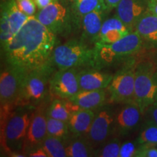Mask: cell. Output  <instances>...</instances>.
<instances>
[{"label":"cell","instance_id":"obj_1","mask_svg":"<svg viewBox=\"0 0 157 157\" xmlns=\"http://www.w3.org/2000/svg\"><path fill=\"white\" fill-rule=\"evenodd\" d=\"M57 36L31 16L2 50L7 66L31 71L45 63L56 47Z\"/></svg>","mask_w":157,"mask_h":157},{"label":"cell","instance_id":"obj_2","mask_svg":"<svg viewBox=\"0 0 157 157\" xmlns=\"http://www.w3.org/2000/svg\"><path fill=\"white\" fill-rule=\"evenodd\" d=\"M34 109L26 106L1 107V149L8 154L22 153Z\"/></svg>","mask_w":157,"mask_h":157},{"label":"cell","instance_id":"obj_3","mask_svg":"<svg viewBox=\"0 0 157 157\" xmlns=\"http://www.w3.org/2000/svg\"><path fill=\"white\" fill-rule=\"evenodd\" d=\"M57 69L50 58L38 68L29 71L23 80L15 107L26 106L35 109L50 101V80Z\"/></svg>","mask_w":157,"mask_h":157},{"label":"cell","instance_id":"obj_4","mask_svg":"<svg viewBox=\"0 0 157 157\" xmlns=\"http://www.w3.org/2000/svg\"><path fill=\"white\" fill-rule=\"evenodd\" d=\"M144 47L142 38L135 31L112 44L95 43L93 45L95 57L93 68L103 69L122 61H128Z\"/></svg>","mask_w":157,"mask_h":157},{"label":"cell","instance_id":"obj_5","mask_svg":"<svg viewBox=\"0 0 157 157\" xmlns=\"http://www.w3.org/2000/svg\"><path fill=\"white\" fill-rule=\"evenodd\" d=\"M93 47L91 48L82 39H71L55 48L50 60L57 70L71 68L93 67Z\"/></svg>","mask_w":157,"mask_h":157},{"label":"cell","instance_id":"obj_6","mask_svg":"<svg viewBox=\"0 0 157 157\" xmlns=\"http://www.w3.org/2000/svg\"><path fill=\"white\" fill-rule=\"evenodd\" d=\"M157 93V65L152 60L137 62L135 68L134 103L144 114L154 103Z\"/></svg>","mask_w":157,"mask_h":157},{"label":"cell","instance_id":"obj_7","mask_svg":"<svg viewBox=\"0 0 157 157\" xmlns=\"http://www.w3.org/2000/svg\"><path fill=\"white\" fill-rule=\"evenodd\" d=\"M137 63L134 58L131 59L113 74L112 81L106 88L109 94L108 103L113 105L134 103Z\"/></svg>","mask_w":157,"mask_h":157},{"label":"cell","instance_id":"obj_8","mask_svg":"<svg viewBox=\"0 0 157 157\" xmlns=\"http://www.w3.org/2000/svg\"><path fill=\"white\" fill-rule=\"evenodd\" d=\"M36 19L56 36L68 35L75 23L71 9L59 0H55L35 15Z\"/></svg>","mask_w":157,"mask_h":157},{"label":"cell","instance_id":"obj_9","mask_svg":"<svg viewBox=\"0 0 157 157\" xmlns=\"http://www.w3.org/2000/svg\"><path fill=\"white\" fill-rule=\"evenodd\" d=\"M29 16L17 7L16 0H2L1 2L0 20V41L3 50L13 36L28 21Z\"/></svg>","mask_w":157,"mask_h":157},{"label":"cell","instance_id":"obj_10","mask_svg":"<svg viewBox=\"0 0 157 157\" xmlns=\"http://www.w3.org/2000/svg\"><path fill=\"white\" fill-rule=\"evenodd\" d=\"M95 115L87 135L95 148L114 135L116 110L113 104H105L95 111Z\"/></svg>","mask_w":157,"mask_h":157},{"label":"cell","instance_id":"obj_11","mask_svg":"<svg viewBox=\"0 0 157 157\" xmlns=\"http://www.w3.org/2000/svg\"><path fill=\"white\" fill-rule=\"evenodd\" d=\"M29 71L7 66L0 76L1 107L15 108L23 80Z\"/></svg>","mask_w":157,"mask_h":157},{"label":"cell","instance_id":"obj_12","mask_svg":"<svg viewBox=\"0 0 157 157\" xmlns=\"http://www.w3.org/2000/svg\"><path fill=\"white\" fill-rule=\"evenodd\" d=\"M49 103V101L44 102L34 109L22 148V153L26 156L33 150L42 146L43 140L48 135L47 110Z\"/></svg>","mask_w":157,"mask_h":157},{"label":"cell","instance_id":"obj_13","mask_svg":"<svg viewBox=\"0 0 157 157\" xmlns=\"http://www.w3.org/2000/svg\"><path fill=\"white\" fill-rule=\"evenodd\" d=\"M77 68L56 70L50 80L51 95L69 99L80 90Z\"/></svg>","mask_w":157,"mask_h":157},{"label":"cell","instance_id":"obj_14","mask_svg":"<svg viewBox=\"0 0 157 157\" xmlns=\"http://www.w3.org/2000/svg\"><path fill=\"white\" fill-rule=\"evenodd\" d=\"M143 113L135 103L123 104L116 111L114 135L125 136L132 132L140 123Z\"/></svg>","mask_w":157,"mask_h":157},{"label":"cell","instance_id":"obj_15","mask_svg":"<svg viewBox=\"0 0 157 157\" xmlns=\"http://www.w3.org/2000/svg\"><path fill=\"white\" fill-rule=\"evenodd\" d=\"M148 2L149 0H121L116 8V15L133 31L139 20L148 10Z\"/></svg>","mask_w":157,"mask_h":157},{"label":"cell","instance_id":"obj_16","mask_svg":"<svg viewBox=\"0 0 157 157\" xmlns=\"http://www.w3.org/2000/svg\"><path fill=\"white\" fill-rule=\"evenodd\" d=\"M109 10L107 7H101L84 15L81 21L82 31L80 39L88 44H95Z\"/></svg>","mask_w":157,"mask_h":157},{"label":"cell","instance_id":"obj_17","mask_svg":"<svg viewBox=\"0 0 157 157\" xmlns=\"http://www.w3.org/2000/svg\"><path fill=\"white\" fill-rule=\"evenodd\" d=\"M113 74L102 69L86 67L78 70V78L80 90H105L112 81Z\"/></svg>","mask_w":157,"mask_h":157},{"label":"cell","instance_id":"obj_18","mask_svg":"<svg viewBox=\"0 0 157 157\" xmlns=\"http://www.w3.org/2000/svg\"><path fill=\"white\" fill-rule=\"evenodd\" d=\"M130 32L132 31L115 15L104 21L95 43L112 44L120 40Z\"/></svg>","mask_w":157,"mask_h":157},{"label":"cell","instance_id":"obj_19","mask_svg":"<svg viewBox=\"0 0 157 157\" xmlns=\"http://www.w3.org/2000/svg\"><path fill=\"white\" fill-rule=\"evenodd\" d=\"M107 90H79L76 95L69 98L82 109L95 111L106 104Z\"/></svg>","mask_w":157,"mask_h":157},{"label":"cell","instance_id":"obj_20","mask_svg":"<svg viewBox=\"0 0 157 157\" xmlns=\"http://www.w3.org/2000/svg\"><path fill=\"white\" fill-rule=\"evenodd\" d=\"M138 33L145 47L157 49V16L148 10L135 25V30Z\"/></svg>","mask_w":157,"mask_h":157},{"label":"cell","instance_id":"obj_21","mask_svg":"<svg viewBox=\"0 0 157 157\" xmlns=\"http://www.w3.org/2000/svg\"><path fill=\"white\" fill-rule=\"evenodd\" d=\"M67 157H90L95 156L96 148L87 135L71 134L63 140Z\"/></svg>","mask_w":157,"mask_h":157},{"label":"cell","instance_id":"obj_22","mask_svg":"<svg viewBox=\"0 0 157 157\" xmlns=\"http://www.w3.org/2000/svg\"><path fill=\"white\" fill-rule=\"evenodd\" d=\"M95 115V111L82 109L71 113L68 121V127L71 134L76 135H87Z\"/></svg>","mask_w":157,"mask_h":157},{"label":"cell","instance_id":"obj_23","mask_svg":"<svg viewBox=\"0 0 157 157\" xmlns=\"http://www.w3.org/2000/svg\"><path fill=\"white\" fill-rule=\"evenodd\" d=\"M79 109H81V108L71 101L69 99L57 98L49 103L47 110V116L68 122L71 113Z\"/></svg>","mask_w":157,"mask_h":157},{"label":"cell","instance_id":"obj_24","mask_svg":"<svg viewBox=\"0 0 157 157\" xmlns=\"http://www.w3.org/2000/svg\"><path fill=\"white\" fill-rule=\"evenodd\" d=\"M105 7H107L105 0H73L71 10L75 24L81 23L85 15Z\"/></svg>","mask_w":157,"mask_h":157},{"label":"cell","instance_id":"obj_25","mask_svg":"<svg viewBox=\"0 0 157 157\" xmlns=\"http://www.w3.org/2000/svg\"><path fill=\"white\" fill-rule=\"evenodd\" d=\"M42 146L48 157H66V148L63 140L58 137L47 135Z\"/></svg>","mask_w":157,"mask_h":157},{"label":"cell","instance_id":"obj_26","mask_svg":"<svg viewBox=\"0 0 157 157\" xmlns=\"http://www.w3.org/2000/svg\"><path fill=\"white\" fill-rule=\"evenodd\" d=\"M47 133L63 140H66L71 135L68 122L49 117L47 119Z\"/></svg>","mask_w":157,"mask_h":157},{"label":"cell","instance_id":"obj_27","mask_svg":"<svg viewBox=\"0 0 157 157\" xmlns=\"http://www.w3.org/2000/svg\"><path fill=\"white\" fill-rule=\"evenodd\" d=\"M121 143L119 137H111L96 148L95 156L98 157H119Z\"/></svg>","mask_w":157,"mask_h":157},{"label":"cell","instance_id":"obj_28","mask_svg":"<svg viewBox=\"0 0 157 157\" xmlns=\"http://www.w3.org/2000/svg\"><path fill=\"white\" fill-rule=\"evenodd\" d=\"M139 145L151 144L157 146V126L146 121L137 139Z\"/></svg>","mask_w":157,"mask_h":157},{"label":"cell","instance_id":"obj_29","mask_svg":"<svg viewBox=\"0 0 157 157\" xmlns=\"http://www.w3.org/2000/svg\"><path fill=\"white\" fill-rule=\"evenodd\" d=\"M18 8L29 17L34 16L36 13V5L34 0H16Z\"/></svg>","mask_w":157,"mask_h":157},{"label":"cell","instance_id":"obj_30","mask_svg":"<svg viewBox=\"0 0 157 157\" xmlns=\"http://www.w3.org/2000/svg\"><path fill=\"white\" fill-rule=\"evenodd\" d=\"M138 143L127 141L121 144L119 157H135L138 148Z\"/></svg>","mask_w":157,"mask_h":157},{"label":"cell","instance_id":"obj_31","mask_svg":"<svg viewBox=\"0 0 157 157\" xmlns=\"http://www.w3.org/2000/svg\"><path fill=\"white\" fill-rule=\"evenodd\" d=\"M135 157H157V147L156 145H139Z\"/></svg>","mask_w":157,"mask_h":157},{"label":"cell","instance_id":"obj_32","mask_svg":"<svg viewBox=\"0 0 157 157\" xmlns=\"http://www.w3.org/2000/svg\"><path fill=\"white\" fill-rule=\"evenodd\" d=\"M144 114L146 115V121L154 124L157 126V105L152 104L146 110Z\"/></svg>","mask_w":157,"mask_h":157},{"label":"cell","instance_id":"obj_33","mask_svg":"<svg viewBox=\"0 0 157 157\" xmlns=\"http://www.w3.org/2000/svg\"><path fill=\"white\" fill-rule=\"evenodd\" d=\"M28 156L30 157H48V154H47L46 151H44V149L43 148L42 146L39 147L34 150H33L32 151L29 153Z\"/></svg>","mask_w":157,"mask_h":157},{"label":"cell","instance_id":"obj_34","mask_svg":"<svg viewBox=\"0 0 157 157\" xmlns=\"http://www.w3.org/2000/svg\"><path fill=\"white\" fill-rule=\"evenodd\" d=\"M148 11L157 16V0H149Z\"/></svg>","mask_w":157,"mask_h":157},{"label":"cell","instance_id":"obj_35","mask_svg":"<svg viewBox=\"0 0 157 157\" xmlns=\"http://www.w3.org/2000/svg\"><path fill=\"white\" fill-rule=\"evenodd\" d=\"M34 1L36 2L38 9L41 10L44 8L45 7L50 5L52 2H54L55 0H34Z\"/></svg>","mask_w":157,"mask_h":157},{"label":"cell","instance_id":"obj_36","mask_svg":"<svg viewBox=\"0 0 157 157\" xmlns=\"http://www.w3.org/2000/svg\"><path fill=\"white\" fill-rule=\"evenodd\" d=\"M120 2L121 0H105V5H106L108 8H109L110 10L112 9L117 8V7Z\"/></svg>","mask_w":157,"mask_h":157},{"label":"cell","instance_id":"obj_37","mask_svg":"<svg viewBox=\"0 0 157 157\" xmlns=\"http://www.w3.org/2000/svg\"><path fill=\"white\" fill-rule=\"evenodd\" d=\"M154 104H156V105H157V93H156V98H155V101H154Z\"/></svg>","mask_w":157,"mask_h":157},{"label":"cell","instance_id":"obj_38","mask_svg":"<svg viewBox=\"0 0 157 157\" xmlns=\"http://www.w3.org/2000/svg\"><path fill=\"white\" fill-rule=\"evenodd\" d=\"M156 59H157V54H156Z\"/></svg>","mask_w":157,"mask_h":157}]
</instances>
